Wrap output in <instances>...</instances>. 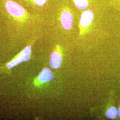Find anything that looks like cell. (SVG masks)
Returning a JSON list of instances; mask_svg holds the SVG:
<instances>
[{
  "mask_svg": "<svg viewBox=\"0 0 120 120\" xmlns=\"http://www.w3.org/2000/svg\"><path fill=\"white\" fill-rule=\"evenodd\" d=\"M94 19V13L91 9L86 10L82 13L79 28L80 35L85 34L89 30Z\"/></svg>",
  "mask_w": 120,
  "mask_h": 120,
  "instance_id": "cell-1",
  "label": "cell"
},
{
  "mask_svg": "<svg viewBox=\"0 0 120 120\" xmlns=\"http://www.w3.org/2000/svg\"><path fill=\"white\" fill-rule=\"evenodd\" d=\"M31 53V46H27L10 62L6 64V67L8 69H12L22 62L29 60L30 59Z\"/></svg>",
  "mask_w": 120,
  "mask_h": 120,
  "instance_id": "cell-2",
  "label": "cell"
},
{
  "mask_svg": "<svg viewBox=\"0 0 120 120\" xmlns=\"http://www.w3.org/2000/svg\"><path fill=\"white\" fill-rule=\"evenodd\" d=\"M7 12L13 17L21 18L25 15V10L20 5L12 0H8L5 4Z\"/></svg>",
  "mask_w": 120,
  "mask_h": 120,
  "instance_id": "cell-3",
  "label": "cell"
},
{
  "mask_svg": "<svg viewBox=\"0 0 120 120\" xmlns=\"http://www.w3.org/2000/svg\"><path fill=\"white\" fill-rule=\"evenodd\" d=\"M63 61L62 51L59 45H57L54 51L52 53L49 64L52 69H58Z\"/></svg>",
  "mask_w": 120,
  "mask_h": 120,
  "instance_id": "cell-4",
  "label": "cell"
},
{
  "mask_svg": "<svg viewBox=\"0 0 120 120\" xmlns=\"http://www.w3.org/2000/svg\"><path fill=\"white\" fill-rule=\"evenodd\" d=\"M60 22L63 28L66 30L71 29L73 23V14L70 9L65 8L60 14Z\"/></svg>",
  "mask_w": 120,
  "mask_h": 120,
  "instance_id": "cell-5",
  "label": "cell"
},
{
  "mask_svg": "<svg viewBox=\"0 0 120 120\" xmlns=\"http://www.w3.org/2000/svg\"><path fill=\"white\" fill-rule=\"evenodd\" d=\"M54 78V75L48 68H44L36 79L35 85L39 86L44 83L50 82Z\"/></svg>",
  "mask_w": 120,
  "mask_h": 120,
  "instance_id": "cell-6",
  "label": "cell"
},
{
  "mask_svg": "<svg viewBox=\"0 0 120 120\" xmlns=\"http://www.w3.org/2000/svg\"><path fill=\"white\" fill-rule=\"evenodd\" d=\"M74 4L79 10L86 9L90 4V0H73Z\"/></svg>",
  "mask_w": 120,
  "mask_h": 120,
  "instance_id": "cell-7",
  "label": "cell"
},
{
  "mask_svg": "<svg viewBox=\"0 0 120 120\" xmlns=\"http://www.w3.org/2000/svg\"><path fill=\"white\" fill-rule=\"evenodd\" d=\"M117 115V111L116 108L111 107L108 109L106 112V116L108 118L115 119Z\"/></svg>",
  "mask_w": 120,
  "mask_h": 120,
  "instance_id": "cell-8",
  "label": "cell"
},
{
  "mask_svg": "<svg viewBox=\"0 0 120 120\" xmlns=\"http://www.w3.org/2000/svg\"><path fill=\"white\" fill-rule=\"evenodd\" d=\"M35 4L38 6H41L45 4L48 0H33Z\"/></svg>",
  "mask_w": 120,
  "mask_h": 120,
  "instance_id": "cell-9",
  "label": "cell"
},
{
  "mask_svg": "<svg viewBox=\"0 0 120 120\" xmlns=\"http://www.w3.org/2000/svg\"><path fill=\"white\" fill-rule=\"evenodd\" d=\"M117 115L118 116L120 117V107L118 109V111H117Z\"/></svg>",
  "mask_w": 120,
  "mask_h": 120,
  "instance_id": "cell-10",
  "label": "cell"
}]
</instances>
